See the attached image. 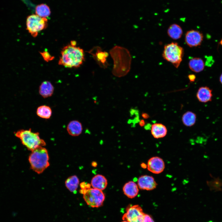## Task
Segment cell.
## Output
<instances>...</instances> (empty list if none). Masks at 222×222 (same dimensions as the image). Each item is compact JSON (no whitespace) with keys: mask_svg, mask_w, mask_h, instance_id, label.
I'll use <instances>...</instances> for the list:
<instances>
[{"mask_svg":"<svg viewBox=\"0 0 222 222\" xmlns=\"http://www.w3.org/2000/svg\"><path fill=\"white\" fill-rule=\"evenodd\" d=\"M188 78L190 82H193L195 81L196 77L195 75L191 74L188 76Z\"/></svg>","mask_w":222,"mask_h":222,"instance_id":"4316f807","label":"cell"},{"mask_svg":"<svg viewBox=\"0 0 222 222\" xmlns=\"http://www.w3.org/2000/svg\"><path fill=\"white\" fill-rule=\"evenodd\" d=\"M84 60L83 50L70 44L62 49L58 64L67 68H77L80 66Z\"/></svg>","mask_w":222,"mask_h":222,"instance_id":"6da1fadb","label":"cell"},{"mask_svg":"<svg viewBox=\"0 0 222 222\" xmlns=\"http://www.w3.org/2000/svg\"><path fill=\"white\" fill-rule=\"evenodd\" d=\"M83 195L87 204L92 208L101 206L105 199V195L102 190L93 188L88 189Z\"/></svg>","mask_w":222,"mask_h":222,"instance_id":"8992f818","label":"cell"},{"mask_svg":"<svg viewBox=\"0 0 222 222\" xmlns=\"http://www.w3.org/2000/svg\"><path fill=\"white\" fill-rule=\"evenodd\" d=\"M196 96L200 102L206 103L211 101L212 96V90L207 86L201 87L198 89Z\"/></svg>","mask_w":222,"mask_h":222,"instance_id":"5bb4252c","label":"cell"},{"mask_svg":"<svg viewBox=\"0 0 222 222\" xmlns=\"http://www.w3.org/2000/svg\"><path fill=\"white\" fill-rule=\"evenodd\" d=\"M70 44L73 46H76V42L75 41H72Z\"/></svg>","mask_w":222,"mask_h":222,"instance_id":"1f68e13d","label":"cell"},{"mask_svg":"<svg viewBox=\"0 0 222 222\" xmlns=\"http://www.w3.org/2000/svg\"><path fill=\"white\" fill-rule=\"evenodd\" d=\"M220 82L221 83V84H222V73L220 77Z\"/></svg>","mask_w":222,"mask_h":222,"instance_id":"d6a6232c","label":"cell"},{"mask_svg":"<svg viewBox=\"0 0 222 222\" xmlns=\"http://www.w3.org/2000/svg\"></svg>","mask_w":222,"mask_h":222,"instance_id":"d590c367","label":"cell"},{"mask_svg":"<svg viewBox=\"0 0 222 222\" xmlns=\"http://www.w3.org/2000/svg\"><path fill=\"white\" fill-rule=\"evenodd\" d=\"M141 166L142 168L144 169L146 168L147 167V165L144 163H142L141 164Z\"/></svg>","mask_w":222,"mask_h":222,"instance_id":"f546056e","label":"cell"},{"mask_svg":"<svg viewBox=\"0 0 222 222\" xmlns=\"http://www.w3.org/2000/svg\"><path fill=\"white\" fill-rule=\"evenodd\" d=\"M89 52L92 55L94 60L101 67H106L108 65L106 58L109 55L108 52L102 51L98 47L93 48Z\"/></svg>","mask_w":222,"mask_h":222,"instance_id":"8fae6325","label":"cell"},{"mask_svg":"<svg viewBox=\"0 0 222 222\" xmlns=\"http://www.w3.org/2000/svg\"><path fill=\"white\" fill-rule=\"evenodd\" d=\"M79 183V179L75 175L70 176L65 182V185L67 188L70 191L74 193H76Z\"/></svg>","mask_w":222,"mask_h":222,"instance_id":"44dd1931","label":"cell"},{"mask_svg":"<svg viewBox=\"0 0 222 222\" xmlns=\"http://www.w3.org/2000/svg\"><path fill=\"white\" fill-rule=\"evenodd\" d=\"M83 130L81 123L77 120L70 121L68 124L67 130L71 135L74 136H78L82 133Z\"/></svg>","mask_w":222,"mask_h":222,"instance_id":"2e32d148","label":"cell"},{"mask_svg":"<svg viewBox=\"0 0 222 222\" xmlns=\"http://www.w3.org/2000/svg\"><path fill=\"white\" fill-rule=\"evenodd\" d=\"M167 32L168 35L170 38L176 40L181 37L183 32L180 26L176 24H173L169 26Z\"/></svg>","mask_w":222,"mask_h":222,"instance_id":"d6986e66","label":"cell"},{"mask_svg":"<svg viewBox=\"0 0 222 222\" xmlns=\"http://www.w3.org/2000/svg\"><path fill=\"white\" fill-rule=\"evenodd\" d=\"M138 185L134 181H130L125 183L123 187L124 194L128 197L132 199L135 197L139 192Z\"/></svg>","mask_w":222,"mask_h":222,"instance_id":"7c38bea8","label":"cell"},{"mask_svg":"<svg viewBox=\"0 0 222 222\" xmlns=\"http://www.w3.org/2000/svg\"><path fill=\"white\" fill-rule=\"evenodd\" d=\"M91 165L93 167H96L97 166V163L96 162L93 161L92 162Z\"/></svg>","mask_w":222,"mask_h":222,"instance_id":"4dcf8cb0","label":"cell"},{"mask_svg":"<svg viewBox=\"0 0 222 222\" xmlns=\"http://www.w3.org/2000/svg\"><path fill=\"white\" fill-rule=\"evenodd\" d=\"M220 43L222 46V39L220 40Z\"/></svg>","mask_w":222,"mask_h":222,"instance_id":"836d02e7","label":"cell"},{"mask_svg":"<svg viewBox=\"0 0 222 222\" xmlns=\"http://www.w3.org/2000/svg\"><path fill=\"white\" fill-rule=\"evenodd\" d=\"M184 50L177 43L172 42L165 45L162 54L163 58L178 68L182 60Z\"/></svg>","mask_w":222,"mask_h":222,"instance_id":"277c9868","label":"cell"},{"mask_svg":"<svg viewBox=\"0 0 222 222\" xmlns=\"http://www.w3.org/2000/svg\"><path fill=\"white\" fill-rule=\"evenodd\" d=\"M91 184L85 182H82L80 184V187L81 189H88L91 188Z\"/></svg>","mask_w":222,"mask_h":222,"instance_id":"d4e9b609","label":"cell"},{"mask_svg":"<svg viewBox=\"0 0 222 222\" xmlns=\"http://www.w3.org/2000/svg\"><path fill=\"white\" fill-rule=\"evenodd\" d=\"M145 214L138 205L129 206L122 216L123 220L128 222H143Z\"/></svg>","mask_w":222,"mask_h":222,"instance_id":"52a82bcc","label":"cell"},{"mask_svg":"<svg viewBox=\"0 0 222 222\" xmlns=\"http://www.w3.org/2000/svg\"><path fill=\"white\" fill-rule=\"evenodd\" d=\"M196 116L195 113L187 111L184 113L182 117V120L183 125L187 127H191L195 123Z\"/></svg>","mask_w":222,"mask_h":222,"instance_id":"ffe728a7","label":"cell"},{"mask_svg":"<svg viewBox=\"0 0 222 222\" xmlns=\"http://www.w3.org/2000/svg\"><path fill=\"white\" fill-rule=\"evenodd\" d=\"M49 159L47 150L41 146L31 151L28 158L31 168L38 174L43 173L49 166Z\"/></svg>","mask_w":222,"mask_h":222,"instance_id":"7a4b0ae2","label":"cell"},{"mask_svg":"<svg viewBox=\"0 0 222 222\" xmlns=\"http://www.w3.org/2000/svg\"><path fill=\"white\" fill-rule=\"evenodd\" d=\"M41 55L44 59L47 61L51 60L53 58V57H52L48 52L46 51L42 52Z\"/></svg>","mask_w":222,"mask_h":222,"instance_id":"cb8c5ba5","label":"cell"},{"mask_svg":"<svg viewBox=\"0 0 222 222\" xmlns=\"http://www.w3.org/2000/svg\"><path fill=\"white\" fill-rule=\"evenodd\" d=\"M139 124L140 126L143 127V126H145L146 123L144 120L141 119L140 121H139Z\"/></svg>","mask_w":222,"mask_h":222,"instance_id":"f1b7e54d","label":"cell"},{"mask_svg":"<svg viewBox=\"0 0 222 222\" xmlns=\"http://www.w3.org/2000/svg\"><path fill=\"white\" fill-rule=\"evenodd\" d=\"M91 184L93 188L102 191L106 187L108 181L104 176L98 174L94 176L92 178Z\"/></svg>","mask_w":222,"mask_h":222,"instance_id":"9a60e30c","label":"cell"},{"mask_svg":"<svg viewBox=\"0 0 222 222\" xmlns=\"http://www.w3.org/2000/svg\"><path fill=\"white\" fill-rule=\"evenodd\" d=\"M15 135L19 138L22 144L31 151L39 146H43L46 142L41 139L38 132H32L29 130H20L15 132Z\"/></svg>","mask_w":222,"mask_h":222,"instance_id":"3957f363","label":"cell"},{"mask_svg":"<svg viewBox=\"0 0 222 222\" xmlns=\"http://www.w3.org/2000/svg\"><path fill=\"white\" fill-rule=\"evenodd\" d=\"M47 26V18L35 14L29 15L27 18V29L33 37H37L39 32L45 29Z\"/></svg>","mask_w":222,"mask_h":222,"instance_id":"5b68a950","label":"cell"},{"mask_svg":"<svg viewBox=\"0 0 222 222\" xmlns=\"http://www.w3.org/2000/svg\"><path fill=\"white\" fill-rule=\"evenodd\" d=\"M147 165L148 170L155 174L162 173L165 168L164 161L162 158L157 156L150 158L148 161Z\"/></svg>","mask_w":222,"mask_h":222,"instance_id":"9c48e42d","label":"cell"},{"mask_svg":"<svg viewBox=\"0 0 222 222\" xmlns=\"http://www.w3.org/2000/svg\"><path fill=\"white\" fill-rule=\"evenodd\" d=\"M122 222H128L127 221H125V220H124L123 221H122Z\"/></svg>","mask_w":222,"mask_h":222,"instance_id":"e575fe53","label":"cell"},{"mask_svg":"<svg viewBox=\"0 0 222 222\" xmlns=\"http://www.w3.org/2000/svg\"><path fill=\"white\" fill-rule=\"evenodd\" d=\"M36 113L40 117L49 119L51 115L52 111L50 107L48 106L43 105L39 107L37 109Z\"/></svg>","mask_w":222,"mask_h":222,"instance_id":"603a6c76","label":"cell"},{"mask_svg":"<svg viewBox=\"0 0 222 222\" xmlns=\"http://www.w3.org/2000/svg\"><path fill=\"white\" fill-rule=\"evenodd\" d=\"M143 222H154L151 217L148 214H145Z\"/></svg>","mask_w":222,"mask_h":222,"instance_id":"484cf974","label":"cell"},{"mask_svg":"<svg viewBox=\"0 0 222 222\" xmlns=\"http://www.w3.org/2000/svg\"><path fill=\"white\" fill-rule=\"evenodd\" d=\"M203 38V34L199 31L191 30L185 34V41L189 47H197L201 45Z\"/></svg>","mask_w":222,"mask_h":222,"instance_id":"ba28073f","label":"cell"},{"mask_svg":"<svg viewBox=\"0 0 222 222\" xmlns=\"http://www.w3.org/2000/svg\"><path fill=\"white\" fill-rule=\"evenodd\" d=\"M54 90V88L51 83L48 81H44L40 85L39 92L43 97L47 98L52 96Z\"/></svg>","mask_w":222,"mask_h":222,"instance_id":"e0dca14e","label":"cell"},{"mask_svg":"<svg viewBox=\"0 0 222 222\" xmlns=\"http://www.w3.org/2000/svg\"><path fill=\"white\" fill-rule=\"evenodd\" d=\"M142 117L144 119H147L150 117V116L147 113H143L142 114Z\"/></svg>","mask_w":222,"mask_h":222,"instance_id":"83f0119b","label":"cell"},{"mask_svg":"<svg viewBox=\"0 0 222 222\" xmlns=\"http://www.w3.org/2000/svg\"><path fill=\"white\" fill-rule=\"evenodd\" d=\"M150 129L151 134L155 138H163L167 134V130L166 127L162 123H154L151 125Z\"/></svg>","mask_w":222,"mask_h":222,"instance_id":"4fadbf2b","label":"cell"},{"mask_svg":"<svg viewBox=\"0 0 222 222\" xmlns=\"http://www.w3.org/2000/svg\"><path fill=\"white\" fill-rule=\"evenodd\" d=\"M35 13L36 15L41 17L47 18L50 15L51 11L47 5L42 4L36 6Z\"/></svg>","mask_w":222,"mask_h":222,"instance_id":"7402d4cb","label":"cell"},{"mask_svg":"<svg viewBox=\"0 0 222 222\" xmlns=\"http://www.w3.org/2000/svg\"><path fill=\"white\" fill-rule=\"evenodd\" d=\"M188 66L190 69L192 71L195 72H199L204 69V63L201 59L194 58L190 60Z\"/></svg>","mask_w":222,"mask_h":222,"instance_id":"ac0fdd59","label":"cell"},{"mask_svg":"<svg viewBox=\"0 0 222 222\" xmlns=\"http://www.w3.org/2000/svg\"><path fill=\"white\" fill-rule=\"evenodd\" d=\"M157 185L154 177L148 175H142L138 180V186L141 190H153L156 187Z\"/></svg>","mask_w":222,"mask_h":222,"instance_id":"30bf717a","label":"cell"}]
</instances>
